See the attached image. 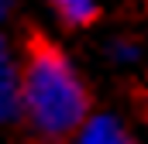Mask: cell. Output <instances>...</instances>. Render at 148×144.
Segmentation results:
<instances>
[{"label":"cell","mask_w":148,"mask_h":144,"mask_svg":"<svg viewBox=\"0 0 148 144\" xmlns=\"http://www.w3.org/2000/svg\"><path fill=\"white\" fill-rule=\"evenodd\" d=\"M21 110L45 141H66L86 124L90 96L66 55L45 38H31L28 65L21 75Z\"/></svg>","instance_id":"1"},{"label":"cell","mask_w":148,"mask_h":144,"mask_svg":"<svg viewBox=\"0 0 148 144\" xmlns=\"http://www.w3.org/2000/svg\"><path fill=\"white\" fill-rule=\"evenodd\" d=\"M69 144H131V141H127L121 120H114V117H90L73 134Z\"/></svg>","instance_id":"2"},{"label":"cell","mask_w":148,"mask_h":144,"mask_svg":"<svg viewBox=\"0 0 148 144\" xmlns=\"http://www.w3.org/2000/svg\"><path fill=\"white\" fill-rule=\"evenodd\" d=\"M17 110H21V79L14 69L0 72V124L10 120Z\"/></svg>","instance_id":"3"},{"label":"cell","mask_w":148,"mask_h":144,"mask_svg":"<svg viewBox=\"0 0 148 144\" xmlns=\"http://www.w3.org/2000/svg\"><path fill=\"white\" fill-rule=\"evenodd\" d=\"M59 14H62V21H69V24H90L93 17H97V0H48Z\"/></svg>","instance_id":"4"},{"label":"cell","mask_w":148,"mask_h":144,"mask_svg":"<svg viewBox=\"0 0 148 144\" xmlns=\"http://www.w3.org/2000/svg\"><path fill=\"white\" fill-rule=\"evenodd\" d=\"M114 55H117L121 62H131V58H138V48H134V45H114Z\"/></svg>","instance_id":"5"},{"label":"cell","mask_w":148,"mask_h":144,"mask_svg":"<svg viewBox=\"0 0 148 144\" xmlns=\"http://www.w3.org/2000/svg\"><path fill=\"white\" fill-rule=\"evenodd\" d=\"M10 58H7V45H3V38H0V72H10Z\"/></svg>","instance_id":"6"},{"label":"cell","mask_w":148,"mask_h":144,"mask_svg":"<svg viewBox=\"0 0 148 144\" xmlns=\"http://www.w3.org/2000/svg\"><path fill=\"white\" fill-rule=\"evenodd\" d=\"M7 7H10V0H0V17L7 14Z\"/></svg>","instance_id":"7"}]
</instances>
